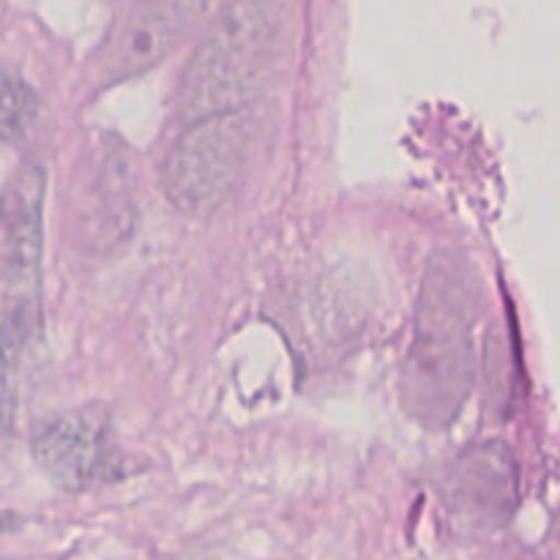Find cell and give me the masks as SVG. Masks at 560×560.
I'll return each instance as SVG.
<instances>
[{
  "instance_id": "6da1fadb",
  "label": "cell",
  "mask_w": 560,
  "mask_h": 560,
  "mask_svg": "<svg viewBox=\"0 0 560 560\" xmlns=\"http://www.w3.org/2000/svg\"><path fill=\"white\" fill-rule=\"evenodd\" d=\"M288 22V0H230L197 44L178 91L186 124L244 113L266 85Z\"/></svg>"
},
{
  "instance_id": "7a4b0ae2",
  "label": "cell",
  "mask_w": 560,
  "mask_h": 560,
  "mask_svg": "<svg viewBox=\"0 0 560 560\" xmlns=\"http://www.w3.org/2000/svg\"><path fill=\"white\" fill-rule=\"evenodd\" d=\"M249 142V109L186 124L164 159L167 200L184 217H213L238 186Z\"/></svg>"
},
{
  "instance_id": "3957f363",
  "label": "cell",
  "mask_w": 560,
  "mask_h": 560,
  "mask_svg": "<svg viewBox=\"0 0 560 560\" xmlns=\"http://www.w3.org/2000/svg\"><path fill=\"white\" fill-rule=\"evenodd\" d=\"M42 206L44 173L27 167L5 200L3 288H5V350L25 342L38 320V279H42Z\"/></svg>"
},
{
  "instance_id": "277c9868",
  "label": "cell",
  "mask_w": 560,
  "mask_h": 560,
  "mask_svg": "<svg viewBox=\"0 0 560 560\" xmlns=\"http://www.w3.org/2000/svg\"><path fill=\"white\" fill-rule=\"evenodd\" d=\"M33 454L44 474L71 492L93 490L118 476V454L107 427L88 413L47 421L33 438Z\"/></svg>"
},
{
  "instance_id": "5b68a950",
  "label": "cell",
  "mask_w": 560,
  "mask_h": 560,
  "mask_svg": "<svg viewBox=\"0 0 560 560\" xmlns=\"http://www.w3.org/2000/svg\"><path fill=\"white\" fill-rule=\"evenodd\" d=\"M211 0H129L107 42V69L135 74L156 63L195 25Z\"/></svg>"
},
{
  "instance_id": "8992f818",
  "label": "cell",
  "mask_w": 560,
  "mask_h": 560,
  "mask_svg": "<svg viewBox=\"0 0 560 560\" xmlns=\"http://www.w3.org/2000/svg\"><path fill=\"white\" fill-rule=\"evenodd\" d=\"M452 501L476 517H503L514 503V468L503 448L465 454L452 476Z\"/></svg>"
},
{
  "instance_id": "52a82bcc",
  "label": "cell",
  "mask_w": 560,
  "mask_h": 560,
  "mask_svg": "<svg viewBox=\"0 0 560 560\" xmlns=\"http://www.w3.org/2000/svg\"><path fill=\"white\" fill-rule=\"evenodd\" d=\"M36 109V102H33L31 88L22 80H16L14 74H5L3 80V129L5 135H14V131L25 129L27 118Z\"/></svg>"
}]
</instances>
